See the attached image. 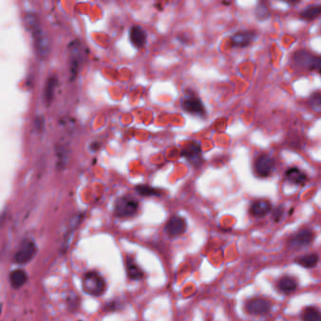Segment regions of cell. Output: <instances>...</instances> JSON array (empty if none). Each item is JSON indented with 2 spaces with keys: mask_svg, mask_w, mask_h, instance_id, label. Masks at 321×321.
Wrapping results in <instances>:
<instances>
[{
  "mask_svg": "<svg viewBox=\"0 0 321 321\" xmlns=\"http://www.w3.org/2000/svg\"><path fill=\"white\" fill-rule=\"evenodd\" d=\"M301 317L303 321H321L320 312L314 306L306 307L302 312Z\"/></svg>",
  "mask_w": 321,
  "mask_h": 321,
  "instance_id": "cell-24",
  "label": "cell"
},
{
  "mask_svg": "<svg viewBox=\"0 0 321 321\" xmlns=\"http://www.w3.org/2000/svg\"><path fill=\"white\" fill-rule=\"evenodd\" d=\"M286 178L297 186H303L307 182L306 174L298 168H290L286 172Z\"/></svg>",
  "mask_w": 321,
  "mask_h": 321,
  "instance_id": "cell-17",
  "label": "cell"
},
{
  "mask_svg": "<svg viewBox=\"0 0 321 321\" xmlns=\"http://www.w3.org/2000/svg\"><path fill=\"white\" fill-rule=\"evenodd\" d=\"M139 210V202L129 196L121 197L115 203V214L120 218L132 217Z\"/></svg>",
  "mask_w": 321,
  "mask_h": 321,
  "instance_id": "cell-4",
  "label": "cell"
},
{
  "mask_svg": "<svg viewBox=\"0 0 321 321\" xmlns=\"http://www.w3.org/2000/svg\"><path fill=\"white\" fill-rule=\"evenodd\" d=\"M255 15L259 20H266L270 16L269 8L263 2H260L255 9Z\"/></svg>",
  "mask_w": 321,
  "mask_h": 321,
  "instance_id": "cell-25",
  "label": "cell"
},
{
  "mask_svg": "<svg viewBox=\"0 0 321 321\" xmlns=\"http://www.w3.org/2000/svg\"><path fill=\"white\" fill-rule=\"evenodd\" d=\"M318 260H319V258L316 253H309V254H304V255L297 257L295 259V263L300 265L303 268L311 269V268H314L317 265Z\"/></svg>",
  "mask_w": 321,
  "mask_h": 321,
  "instance_id": "cell-20",
  "label": "cell"
},
{
  "mask_svg": "<svg viewBox=\"0 0 321 321\" xmlns=\"http://www.w3.org/2000/svg\"><path fill=\"white\" fill-rule=\"evenodd\" d=\"M295 63L300 68H304L307 70H316L319 71L320 68V58L312 55L306 50L297 51L293 57Z\"/></svg>",
  "mask_w": 321,
  "mask_h": 321,
  "instance_id": "cell-5",
  "label": "cell"
},
{
  "mask_svg": "<svg viewBox=\"0 0 321 321\" xmlns=\"http://www.w3.org/2000/svg\"><path fill=\"white\" fill-rule=\"evenodd\" d=\"M224 5H229L230 4V2H222Z\"/></svg>",
  "mask_w": 321,
  "mask_h": 321,
  "instance_id": "cell-31",
  "label": "cell"
},
{
  "mask_svg": "<svg viewBox=\"0 0 321 321\" xmlns=\"http://www.w3.org/2000/svg\"><path fill=\"white\" fill-rule=\"evenodd\" d=\"M275 169V161L267 154L260 155L254 161V171L259 177H268Z\"/></svg>",
  "mask_w": 321,
  "mask_h": 321,
  "instance_id": "cell-8",
  "label": "cell"
},
{
  "mask_svg": "<svg viewBox=\"0 0 321 321\" xmlns=\"http://www.w3.org/2000/svg\"><path fill=\"white\" fill-rule=\"evenodd\" d=\"M57 151V154H59L57 156V160H58V166L59 167H63L67 163V154L65 152V147H60V149H58Z\"/></svg>",
  "mask_w": 321,
  "mask_h": 321,
  "instance_id": "cell-27",
  "label": "cell"
},
{
  "mask_svg": "<svg viewBox=\"0 0 321 321\" xmlns=\"http://www.w3.org/2000/svg\"><path fill=\"white\" fill-rule=\"evenodd\" d=\"M82 55L79 42L75 41L69 45V65H70V73L73 77H76L78 74L79 66L81 63Z\"/></svg>",
  "mask_w": 321,
  "mask_h": 321,
  "instance_id": "cell-11",
  "label": "cell"
},
{
  "mask_svg": "<svg viewBox=\"0 0 321 321\" xmlns=\"http://www.w3.org/2000/svg\"><path fill=\"white\" fill-rule=\"evenodd\" d=\"M28 281V275L26 273V271L23 270H15L12 271L10 274V283L14 288H20L24 286Z\"/></svg>",
  "mask_w": 321,
  "mask_h": 321,
  "instance_id": "cell-19",
  "label": "cell"
},
{
  "mask_svg": "<svg viewBox=\"0 0 321 321\" xmlns=\"http://www.w3.org/2000/svg\"><path fill=\"white\" fill-rule=\"evenodd\" d=\"M129 38L132 44L137 48H142L147 41L146 32L140 26H133L129 31Z\"/></svg>",
  "mask_w": 321,
  "mask_h": 321,
  "instance_id": "cell-14",
  "label": "cell"
},
{
  "mask_svg": "<svg viewBox=\"0 0 321 321\" xmlns=\"http://www.w3.org/2000/svg\"><path fill=\"white\" fill-rule=\"evenodd\" d=\"M119 305H120V304H119L117 301H112V302L109 303L107 306L109 307V308L111 307L110 311H115V310H117V309L119 308Z\"/></svg>",
  "mask_w": 321,
  "mask_h": 321,
  "instance_id": "cell-30",
  "label": "cell"
},
{
  "mask_svg": "<svg viewBox=\"0 0 321 321\" xmlns=\"http://www.w3.org/2000/svg\"><path fill=\"white\" fill-rule=\"evenodd\" d=\"M186 230V222L182 217L172 216L169 221H167L165 231L170 237H177L182 236Z\"/></svg>",
  "mask_w": 321,
  "mask_h": 321,
  "instance_id": "cell-9",
  "label": "cell"
},
{
  "mask_svg": "<svg viewBox=\"0 0 321 321\" xmlns=\"http://www.w3.org/2000/svg\"><path fill=\"white\" fill-rule=\"evenodd\" d=\"M277 287L279 290L284 294H291L295 292L298 288V282L295 278H293L291 276L285 275L283 277H281L277 283Z\"/></svg>",
  "mask_w": 321,
  "mask_h": 321,
  "instance_id": "cell-16",
  "label": "cell"
},
{
  "mask_svg": "<svg viewBox=\"0 0 321 321\" xmlns=\"http://www.w3.org/2000/svg\"><path fill=\"white\" fill-rule=\"evenodd\" d=\"M271 211V204L267 200L254 201L250 207V213L255 218H263Z\"/></svg>",
  "mask_w": 321,
  "mask_h": 321,
  "instance_id": "cell-15",
  "label": "cell"
},
{
  "mask_svg": "<svg viewBox=\"0 0 321 321\" xmlns=\"http://www.w3.org/2000/svg\"><path fill=\"white\" fill-rule=\"evenodd\" d=\"M181 155L194 166H199L203 159L200 145L196 143H188L182 151Z\"/></svg>",
  "mask_w": 321,
  "mask_h": 321,
  "instance_id": "cell-12",
  "label": "cell"
},
{
  "mask_svg": "<svg viewBox=\"0 0 321 321\" xmlns=\"http://www.w3.org/2000/svg\"><path fill=\"white\" fill-rule=\"evenodd\" d=\"M314 234L310 229H301L293 234L288 239V245L292 249H302L313 242Z\"/></svg>",
  "mask_w": 321,
  "mask_h": 321,
  "instance_id": "cell-6",
  "label": "cell"
},
{
  "mask_svg": "<svg viewBox=\"0 0 321 321\" xmlns=\"http://www.w3.org/2000/svg\"><path fill=\"white\" fill-rule=\"evenodd\" d=\"M321 13V7L319 5H311L301 11L300 17L306 21H312L317 18Z\"/></svg>",
  "mask_w": 321,
  "mask_h": 321,
  "instance_id": "cell-22",
  "label": "cell"
},
{
  "mask_svg": "<svg viewBox=\"0 0 321 321\" xmlns=\"http://www.w3.org/2000/svg\"><path fill=\"white\" fill-rule=\"evenodd\" d=\"M36 123V129L38 130V131H40V130H43V126H44V121H43V117H40V118H38L35 121Z\"/></svg>",
  "mask_w": 321,
  "mask_h": 321,
  "instance_id": "cell-29",
  "label": "cell"
},
{
  "mask_svg": "<svg viewBox=\"0 0 321 321\" xmlns=\"http://www.w3.org/2000/svg\"><path fill=\"white\" fill-rule=\"evenodd\" d=\"M309 103H310V105L312 106V107L314 108V110L319 111V110H320L321 106L320 93H319V92H316V93H313L312 96L310 97Z\"/></svg>",
  "mask_w": 321,
  "mask_h": 321,
  "instance_id": "cell-26",
  "label": "cell"
},
{
  "mask_svg": "<svg viewBox=\"0 0 321 321\" xmlns=\"http://www.w3.org/2000/svg\"><path fill=\"white\" fill-rule=\"evenodd\" d=\"M126 272L129 278L134 281H140L144 276L143 270L136 264L135 261L132 259L126 260Z\"/></svg>",
  "mask_w": 321,
  "mask_h": 321,
  "instance_id": "cell-21",
  "label": "cell"
},
{
  "mask_svg": "<svg viewBox=\"0 0 321 321\" xmlns=\"http://www.w3.org/2000/svg\"><path fill=\"white\" fill-rule=\"evenodd\" d=\"M57 80L56 77H49L46 82H45V88H44V93H43V98L44 102L47 106L51 105L53 102L54 96H55V91L57 87Z\"/></svg>",
  "mask_w": 321,
  "mask_h": 321,
  "instance_id": "cell-18",
  "label": "cell"
},
{
  "mask_svg": "<svg viewBox=\"0 0 321 321\" xmlns=\"http://www.w3.org/2000/svg\"><path fill=\"white\" fill-rule=\"evenodd\" d=\"M284 212H285V209L282 206H279L278 207H276L272 213V218L275 222H279V221L282 220L283 216H284Z\"/></svg>",
  "mask_w": 321,
  "mask_h": 321,
  "instance_id": "cell-28",
  "label": "cell"
},
{
  "mask_svg": "<svg viewBox=\"0 0 321 321\" xmlns=\"http://www.w3.org/2000/svg\"><path fill=\"white\" fill-rule=\"evenodd\" d=\"M82 287L84 292L93 297H98L106 291V282L99 273L89 271L84 274L82 280Z\"/></svg>",
  "mask_w": 321,
  "mask_h": 321,
  "instance_id": "cell-2",
  "label": "cell"
},
{
  "mask_svg": "<svg viewBox=\"0 0 321 321\" xmlns=\"http://www.w3.org/2000/svg\"><path fill=\"white\" fill-rule=\"evenodd\" d=\"M135 190L143 197H159L162 194V190L148 185H138L135 187Z\"/></svg>",
  "mask_w": 321,
  "mask_h": 321,
  "instance_id": "cell-23",
  "label": "cell"
},
{
  "mask_svg": "<svg viewBox=\"0 0 321 321\" xmlns=\"http://www.w3.org/2000/svg\"><path fill=\"white\" fill-rule=\"evenodd\" d=\"M25 24L32 33L37 56L41 59L46 58L50 54V39L42 28L38 16L32 13L27 14L25 15Z\"/></svg>",
  "mask_w": 321,
  "mask_h": 321,
  "instance_id": "cell-1",
  "label": "cell"
},
{
  "mask_svg": "<svg viewBox=\"0 0 321 321\" xmlns=\"http://www.w3.org/2000/svg\"><path fill=\"white\" fill-rule=\"evenodd\" d=\"M182 107L188 113H191V114L198 115V116H205L207 114V110L203 102L198 97L193 95L186 96L182 102Z\"/></svg>",
  "mask_w": 321,
  "mask_h": 321,
  "instance_id": "cell-10",
  "label": "cell"
},
{
  "mask_svg": "<svg viewBox=\"0 0 321 321\" xmlns=\"http://www.w3.org/2000/svg\"><path fill=\"white\" fill-rule=\"evenodd\" d=\"M256 38L254 31H240L232 36V45L234 47H246L250 45Z\"/></svg>",
  "mask_w": 321,
  "mask_h": 321,
  "instance_id": "cell-13",
  "label": "cell"
},
{
  "mask_svg": "<svg viewBox=\"0 0 321 321\" xmlns=\"http://www.w3.org/2000/svg\"><path fill=\"white\" fill-rule=\"evenodd\" d=\"M35 242L29 238H26L19 245L15 255V262L18 265L28 264L37 253Z\"/></svg>",
  "mask_w": 321,
  "mask_h": 321,
  "instance_id": "cell-3",
  "label": "cell"
},
{
  "mask_svg": "<svg viewBox=\"0 0 321 321\" xmlns=\"http://www.w3.org/2000/svg\"><path fill=\"white\" fill-rule=\"evenodd\" d=\"M247 313L254 315H265L271 312L272 304L265 298H253L248 300L245 304Z\"/></svg>",
  "mask_w": 321,
  "mask_h": 321,
  "instance_id": "cell-7",
  "label": "cell"
}]
</instances>
